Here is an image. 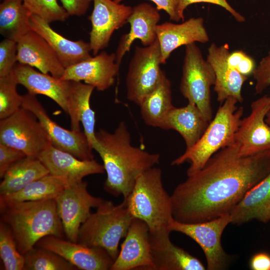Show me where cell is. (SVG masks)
Here are the masks:
<instances>
[{"mask_svg":"<svg viewBox=\"0 0 270 270\" xmlns=\"http://www.w3.org/2000/svg\"><path fill=\"white\" fill-rule=\"evenodd\" d=\"M16 42L18 62L58 78L62 76L65 68L50 46L37 32L31 30Z\"/></svg>","mask_w":270,"mask_h":270,"instance_id":"cell-23","label":"cell"},{"mask_svg":"<svg viewBox=\"0 0 270 270\" xmlns=\"http://www.w3.org/2000/svg\"><path fill=\"white\" fill-rule=\"evenodd\" d=\"M160 19L159 10L148 3H140L132 8L128 20L130 30L121 37L115 52L119 65L135 40H140L143 46H146L157 40L156 27Z\"/></svg>","mask_w":270,"mask_h":270,"instance_id":"cell-24","label":"cell"},{"mask_svg":"<svg viewBox=\"0 0 270 270\" xmlns=\"http://www.w3.org/2000/svg\"><path fill=\"white\" fill-rule=\"evenodd\" d=\"M30 24L32 30L50 46L65 68L92 56L89 42L68 40L53 30L50 24L34 14L31 15Z\"/></svg>","mask_w":270,"mask_h":270,"instance_id":"cell-25","label":"cell"},{"mask_svg":"<svg viewBox=\"0 0 270 270\" xmlns=\"http://www.w3.org/2000/svg\"><path fill=\"white\" fill-rule=\"evenodd\" d=\"M12 72L18 84L24 86L28 92L50 98L68 114L72 81L37 71L32 66L19 62Z\"/></svg>","mask_w":270,"mask_h":270,"instance_id":"cell-17","label":"cell"},{"mask_svg":"<svg viewBox=\"0 0 270 270\" xmlns=\"http://www.w3.org/2000/svg\"><path fill=\"white\" fill-rule=\"evenodd\" d=\"M138 106L145 124L159 128L166 114L174 106L171 82L165 73L158 85L144 97Z\"/></svg>","mask_w":270,"mask_h":270,"instance_id":"cell-31","label":"cell"},{"mask_svg":"<svg viewBox=\"0 0 270 270\" xmlns=\"http://www.w3.org/2000/svg\"><path fill=\"white\" fill-rule=\"evenodd\" d=\"M265 120L266 123L270 125V111L266 114Z\"/></svg>","mask_w":270,"mask_h":270,"instance_id":"cell-45","label":"cell"},{"mask_svg":"<svg viewBox=\"0 0 270 270\" xmlns=\"http://www.w3.org/2000/svg\"><path fill=\"white\" fill-rule=\"evenodd\" d=\"M228 44L218 46L214 42L208 49L207 61L212 66L216 76L214 90L217 95V100L222 104L228 98H234L242 102V86L248 79L236 70L230 66L228 62L230 54Z\"/></svg>","mask_w":270,"mask_h":270,"instance_id":"cell-19","label":"cell"},{"mask_svg":"<svg viewBox=\"0 0 270 270\" xmlns=\"http://www.w3.org/2000/svg\"><path fill=\"white\" fill-rule=\"evenodd\" d=\"M48 174L38 158L26 156L8 168L0 184V196L16 192Z\"/></svg>","mask_w":270,"mask_h":270,"instance_id":"cell-30","label":"cell"},{"mask_svg":"<svg viewBox=\"0 0 270 270\" xmlns=\"http://www.w3.org/2000/svg\"><path fill=\"white\" fill-rule=\"evenodd\" d=\"M34 246L57 254L78 270H110L114 262L102 248L87 246L54 236L42 238Z\"/></svg>","mask_w":270,"mask_h":270,"instance_id":"cell-15","label":"cell"},{"mask_svg":"<svg viewBox=\"0 0 270 270\" xmlns=\"http://www.w3.org/2000/svg\"><path fill=\"white\" fill-rule=\"evenodd\" d=\"M26 156L22 151L0 143V178H3L13 164Z\"/></svg>","mask_w":270,"mask_h":270,"instance_id":"cell-41","label":"cell"},{"mask_svg":"<svg viewBox=\"0 0 270 270\" xmlns=\"http://www.w3.org/2000/svg\"><path fill=\"white\" fill-rule=\"evenodd\" d=\"M0 220L10 228L23 255L44 236H65L54 199L16 202L0 208Z\"/></svg>","mask_w":270,"mask_h":270,"instance_id":"cell-3","label":"cell"},{"mask_svg":"<svg viewBox=\"0 0 270 270\" xmlns=\"http://www.w3.org/2000/svg\"><path fill=\"white\" fill-rule=\"evenodd\" d=\"M0 143L19 150L27 156L36 158L52 144L36 117L22 107L0 120Z\"/></svg>","mask_w":270,"mask_h":270,"instance_id":"cell-8","label":"cell"},{"mask_svg":"<svg viewBox=\"0 0 270 270\" xmlns=\"http://www.w3.org/2000/svg\"><path fill=\"white\" fill-rule=\"evenodd\" d=\"M214 70L195 43L186 46L180 90L188 103L196 104L210 122L213 111L210 87L215 82Z\"/></svg>","mask_w":270,"mask_h":270,"instance_id":"cell-7","label":"cell"},{"mask_svg":"<svg viewBox=\"0 0 270 270\" xmlns=\"http://www.w3.org/2000/svg\"><path fill=\"white\" fill-rule=\"evenodd\" d=\"M161 52L162 64L166 62L177 48L198 42H208L210 38L202 17L191 18L181 24L164 22L156 27Z\"/></svg>","mask_w":270,"mask_h":270,"instance_id":"cell-20","label":"cell"},{"mask_svg":"<svg viewBox=\"0 0 270 270\" xmlns=\"http://www.w3.org/2000/svg\"><path fill=\"white\" fill-rule=\"evenodd\" d=\"M68 185L66 178L48 174L16 192L0 196V208L22 202L55 200Z\"/></svg>","mask_w":270,"mask_h":270,"instance_id":"cell-29","label":"cell"},{"mask_svg":"<svg viewBox=\"0 0 270 270\" xmlns=\"http://www.w3.org/2000/svg\"><path fill=\"white\" fill-rule=\"evenodd\" d=\"M32 14L36 16L49 24L64 22L70 16L57 0H22Z\"/></svg>","mask_w":270,"mask_h":270,"instance_id":"cell-36","label":"cell"},{"mask_svg":"<svg viewBox=\"0 0 270 270\" xmlns=\"http://www.w3.org/2000/svg\"><path fill=\"white\" fill-rule=\"evenodd\" d=\"M250 108V114L241 120L234 136L242 156L270 150V125L265 120L270 111V96L265 95L253 101Z\"/></svg>","mask_w":270,"mask_h":270,"instance_id":"cell-13","label":"cell"},{"mask_svg":"<svg viewBox=\"0 0 270 270\" xmlns=\"http://www.w3.org/2000/svg\"><path fill=\"white\" fill-rule=\"evenodd\" d=\"M270 173V150L242 156L235 142L214 154L170 195L173 218L186 224L230 214L246 193Z\"/></svg>","mask_w":270,"mask_h":270,"instance_id":"cell-1","label":"cell"},{"mask_svg":"<svg viewBox=\"0 0 270 270\" xmlns=\"http://www.w3.org/2000/svg\"><path fill=\"white\" fill-rule=\"evenodd\" d=\"M31 13L22 0H2L0 4V32L16 41L32 30Z\"/></svg>","mask_w":270,"mask_h":270,"instance_id":"cell-32","label":"cell"},{"mask_svg":"<svg viewBox=\"0 0 270 270\" xmlns=\"http://www.w3.org/2000/svg\"><path fill=\"white\" fill-rule=\"evenodd\" d=\"M252 75L256 80V92L260 94L270 86V50L262 58Z\"/></svg>","mask_w":270,"mask_h":270,"instance_id":"cell-39","label":"cell"},{"mask_svg":"<svg viewBox=\"0 0 270 270\" xmlns=\"http://www.w3.org/2000/svg\"><path fill=\"white\" fill-rule=\"evenodd\" d=\"M161 64L158 39L148 46L136 47L126 78L128 100L138 105L158 85L164 74Z\"/></svg>","mask_w":270,"mask_h":270,"instance_id":"cell-10","label":"cell"},{"mask_svg":"<svg viewBox=\"0 0 270 270\" xmlns=\"http://www.w3.org/2000/svg\"><path fill=\"white\" fill-rule=\"evenodd\" d=\"M162 170L154 166L141 174L126 198L134 218L145 222L150 232L168 228L173 218L170 196L164 188Z\"/></svg>","mask_w":270,"mask_h":270,"instance_id":"cell-5","label":"cell"},{"mask_svg":"<svg viewBox=\"0 0 270 270\" xmlns=\"http://www.w3.org/2000/svg\"><path fill=\"white\" fill-rule=\"evenodd\" d=\"M69 16H82L88 10L92 0H60Z\"/></svg>","mask_w":270,"mask_h":270,"instance_id":"cell-43","label":"cell"},{"mask_svg":"<svg viewBox=\"0 0 270 270\" xmlns=\"http://www.w3.org/2000/svg\"><path fill=\"white\" fill-rule=\"evenodd\" d=\"M94 88L81 82L72 81L68 114L71 130L80 131L82 122L86 136L92 149L97 144L96 137V114L90 105V98Z\"/></svg>","mask_w":270,"mask_h":270,"instance_id":"cell-28","label":"cell"},{"mask_svg":"<svg viewBox=\"0 0 270 270\" xmlns=\"http://www.w3.org/2000/svg\"><path fill=\"white\" fill-rule=\"evenodd\" d=\"M17 62V42L5 38L0 43V77L9 74Z\"/></svg>","mask_w":270,"mask_h":270,"instance_id":"cell-37","label":"cell"},{"mask_svg":"<svg viewBox=\"0 0 270 270\" xmlns=\"http://www.w3.org/2000/svg\"><path fill=\"white\" fill-rule=\"evenodd\" d=\"M230 214L231 224L236 225L254 220L270 221V173L246 193Z\"/></svg>","mask_w":270,"mask_h":270,"instance_id":"cell-26","label":"cell"},{"mask_svg":"<svg viewBox=\"0 0 270 270\" xmlns=\"http://www.w3.org/2000/svg\"><path fill=\"white\" fill-rule=\"evenodd\" d=\"M38 158L50 174L66 178L70 184L80 182L88 176L103 174L105 172L103 164L94 159H79L52 144L44 150Z\"/></svg>","mask_w":270,"mask_h":270,"instance_id":"cell-22","label":"cell"},{"mask_svg":"<svg viewBox=\"0 0 270 270\" xmlns=\"http://www.w3.org/2000/svg\"><path fill=\"white\" fill-rule=\"evenodd\" d=\"M0 257L5 270H24V258L18 250L10 227L0 221Z\"/></svg>","mask_w":270,"mask_h":270,"instance_id":"cell-34","label":"cell"},{"mask_svg":"<svg viewBox=\"0 0 270 270\" xmlns=\"http://www.w3.org/2000/svg\"><path fill=\"white\" fill-rule=\"evenodd\" d=\"M24 270H76L75 266L50 250L34 246L24 255Z\"/></svg>","mask_w":270,"mask_h":270,"instance_id":"cell-33","label":"cell"},{"mask_svg":"<svg viewBox=\"0 0 270 270\" xmlns=\"http://www.w3.org/2000/svg\"><path fill=\"white\" fill-rule=\"evenodd\" d=\"M168 228L150 232V254L154 270H204L196 257L170 240Z\"/></svg>","mask_w":270,"mask_h":270,"instance_id":"cell-21","label":"cell"},{"mask_svg":"<svg viewBox=\"0 0 270 270\" xmlns=\"http://www.w3.org/2000/svg\"><path fill=\"white\" fill-rule=\"evenodd\" d=\"M209 122L196 104L188 103L182 107L174 106L159 128L178 132L184 140L186 148H189L198 140Z\"/></svg>","mask_w":270,"mask_h":270,"instance_id":"cell-27","label":"cell"},{"mask_svg":"<svg viewBox=\"0 0 270 270\" xmlns=\"http://www.w3.org/2000/svg\"><path fill=\"white\" fill-rule=\"evenodd\" d=\"M133 218L125 200L118 204L104 200L80 226L77 242L102 248L114 260Z\"/></svg>","mask_w":270,"mask_h":270,"instance_id":"cell-6","label":"cell"},{"mask_svg":"<svg viewBox=\"0 0 270 270\" xmlns=\"http://www.w3.org/2000/svg\"><path fill=\"white\" fill-rule=\"evenodd\" d=\"M93 9L88 16L92 24L90 44L95 56L108 46L114 32L128 22L132 7L114 0H92Z\"/></svg>","mask_w":270,"mask_h":270,"instance_id":"cell-14","label":"cell"},{"mask_svg":"<svg viewBox=\"0 0 270 270\" xmlns=\"http://www.w3.org/2000/svg\"><path fill=\"white\" fill-rule=\"evenodd\" d=\"M178 12L182 21H184V12L190 5L200 2L214 4L224 8L238 22H243L246 18L244 16L234 10L226 0H178Z\"/></svg>","mask_w":270,"mask_h":270,"instance_id":"cell-40","label":"cell"},{"mask_svg":"<svg viewBox=\"0 0 270 270\" xmlns=\"http://www.w3.org/2000/svg\"><path fill=\"white\" fill-rule=\"evenodd\" d=\"M249 266L252 270H270V254L266 252H259L250 259Z\"/></svg>","mask_w":270,"mask_h":270,"instance_id":"cell-44","label":"cell"},{"mask_svg":"<svg viewBox=\"0 0 270 270\" xmlns=\"http://www.w3.org/2000/svg\"><path fill=\"white\" fill-rule=\"evenodd\" d=\"M238 102L234 98L226 100L218 108L198 140L173 160L172 165L189 162L186 174L187 176H190L202 168L219 150L234 144L235 134L244 113L242 106L238 108Z\"/></svg>","mask_w":270,"mask_h":270,"instance_id":"cell-4","label":"cell"},{"mask_svg":"<svg viewBox=\"0 0 270 270\" xmlns=\"http://www.w3.org/2000/svg\"><path fill=\"white\" fill-rule=\"evenodd\" d=\"M94 150L100 155L106 173L104 187L114 196L126 198L138 177L160 162L159 154L150 153L132 145L131 136L124 122L113 132L103 129L96 132Z\"/></svg>","mask_w":270,"mask_h":270,"instance_id":"cell-2","label":"cell"},{"mask_svg":"<svg viewBox=\"0 0 270 270\" xmlns=\"http://www.w3.org/2000/svg\"><path fill=\"white\" fill-rule=\"evenodd\" d=\"M228 62L230 66L246 76L252 74L256 67L254 59L242 50L230 52Z\"/></svg>","mask_w":270,"mask_h":270,"instance_id":"cell-38","label":"cell"},{"mask_svg":"<svg viewBox=\"0 0 270 270\" xmlns=\"http://www.w3.org/2000/svg\"><path fill=\"white\" fill-rule=\"evenodd\" d=\"M120 3L124 0H114ZM155 4L156 8L158 10L165 11L168 15L170 19L174 22H178L182 19L178 12V0H150Z\"/></svg>","mask_w":270,"mask_h":270,"instance_id":"cell-42","label":"cell"},{"mask_svg":"<svg viewBox=\"0 0 270 270\" xmlns=\"http://www.w3.org/2000/svg\"><path fill=\"white\" fill-rule=\"evenodd\" d=\"M120 65L116 62V54L102 51L91 58L65 68L60 78L81 82L98 91H104L114 82Z\"/></svg>","mask_w":270,"mask_h":270,"instance_id":"cell-18","label":"cell"},{"mask_svg":"<svg viewBox=\"0 0 270 270\" xmlns=\"http://www.w3.org/2000/svg\"><path fill=\"white\" fill-rule=\"evenodd\" d=\"M58 214L67 240L77 242L80 226L104 199L92 195L83 180L70 184L55 199Z\"/></svg>","mask_w":270,"mask_h":270,"instance_id":"cell-11","label":"cell"},{"mask_svg":"<svg viewBox=\"0 0 270 270\" xmlns=\"http://www.w3.org/2000/svg\"><path fill=\"white\" fill-rule=\"evenodd\" d=\"M231 223L230 214L214 220L196 224H186L170 220L168 228L170 232L182 233L195 241L202 250L208 270H221L226 268L230 257L224 250L221 242L222 234Z\"/></svg>","mask_w":270,"mask_h":270,"instance_id":"cell-9","label":"cell"},{"mask_svg":"<svg viewBox=\"0 0 270 270\" xmlns=\"http://www.w3.org/2000/svg\"><path fill=\"white\" fill-rule=\"evenodd\" d=\"M22 107L36 117L55 148L82 160L94 159L92 149L84 132L64 128L52 120L36 95L29 92L22 95Z\"/></svg>","mask_w":270,"mask_h":270,"instance_id":"cell-12","label":"cell"},{"mask_svg":"<svg viewBox=\"0 0 270 270\" xmlns=\"http://www.w3.org/2000/svg\"><path fill=\"white\" fill-rule=\"evenodd\" d=\"M18 84L12 72L0 77V120L11 116L22 107V95L17 92Z\"/></svg>","mask_w":270,"mask_h":270,"instance_id":"cell-35","label":"cell"},{"mask_svg":"<svg viewBox=\"0 0 270 270\" xmlns=\"http://www.w3.org/2000/svg\"><path fill=\"white\" fill-rule=\"evenodd\" d=\"M110 270H154L146 224L134 218Z\"/></svg>","mask_w":270,"mask_h":270,"instance_id":"cell-16","label":"cell"}]
</instances>
